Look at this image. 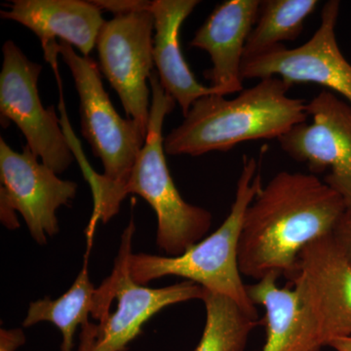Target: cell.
<instances>
[{"label":"cell","mask_w":351,"mask_h":351,"mask_svg":"<svg viewBox=\"0 0 351 351\" xmlns=\"http://www.w3.org/2000/svg\"><path fill=\"white\" fill-rule=\"evenodd\" d=\"M345 200L314 174L277 173L245 212L239 245L242 276L256 281L270 274L291 280L302 249L332 234Z\"/></svg>","instance_id":"1"},{"label":"cell","mask_w":351,"mask_h":351,"mask_svg":"<svg viewBox=\"0 0 351 351\" xmlns=\"http://www.w3.org/2000/svg\"><path fill=\"white\" fill-rule=\"evenodd\" d=\"M292 86L272 76L233 99L217 94L201 97L181 125L164 138L166 154L200 156L230 151L247 141L280 138L308 119L306 101L288 96Z\"/></svg>","instance_id":"2"},{"label":"cell","mask_w":351,"mask_h":351,"mask_svg":"<svg viewBox=\"0 0 351 351\" xmlns=\"http://www.w3.org/2000/svg\"><path fill=\"white\" fill-rule=\"evenodd\" d=\"M48 49L56 50L71 71L80 96L83 138L104 166V175L92 171L86 177L94 199L90 225L97 226L99 221L107 223L117 214L115 195L130 174L147 135L134 120L123 119L113 107L101 82L100 68L92 58L82 56L64 41Z\"/></svg>","instance_id":"3"},{"label":"cell","mask_w":351,"mask_h":351,"mask_svg":"<svg viewBox=\"0 0 351 351\" xmlns=\"http://www.w3.org/2000/svg\"><path fill=\"white\" fill-rule=\"evenodd\" d=\"M262 186L260 163L255 157L245 156L234 201L218 230L177 257L132 253L128 263L131 278L145 286L165 276L182 277L225 295L258 318L257 307L242 281L239 245L245 212Z\"/></svg>","instance_id":"4"},{"label":"cell","mask_w":351,"mask_h":351,"mask_svg":"<svg viewBox=\"0 0 351 351\" xmlns=\"http://www.w3.org/2000/svg\"><path fill=\"white\" fill-rule=\"evenodd\" d=\"M149 85L152 99L147 138L126 182L115 195L114 208L119 213L122 201L131 193L144 198L156 212L157 246L169 257H177L205 239L211 228L212 214L189 204L176 188L162 136L164 120L174 110L176 101L163 89L156 71L149 77Z\"/></svg>","instance_id":"5"},{"label":"cell","mask_w":351,"mask_h":351,"mask_svg":"<svg viewBox=\"0 0 351 351\" xmlns=\"http://www.w3.org/2000/svg\"><path fill=\"white\" fill-rule=\"evenodd\" d=\"M135 233L133 219L124 230L112 274L97 288L91 317L97 324L80 328L77 351H124L152 316L165 307L201 300L205 289L184 280L162 288H149L131 278L128 263Z\"/></svg>","instance_id":"6"},{"label":"cell","mask_w":351,"mask_h":351,"mask_svg":"<svg viewBox=\"0 0 351 351\" xmlns=\"http://www.w3.org/2000/svg\"><path fill=\"white\" fill-rule=\"evenodd\" d=\"M0 112L14 122L27 140V147L41 162L61 174L75 160L71 141L54 106L44 108L38 93L43 66L31 61L17 44L7 40L2 47Z\"/></svg>","instance_id":"7"},{"label":"cell","mask_w":351,"mask_h":351,"mask_svg":"<svg viewBox=\"0 0 351 351\" xmlns=\"http://www.w3.org/2000/svg\"><path fill=\"white\" fill-rule=\"evenodd\" d=\"M0 218L9 230L19 228V212L32 239L38 244L60 232L56 212L69 205L77 193V184L60 179L25 145L14 151L0 138Z\"/></svg>","instance_id":"8"},{"label":"cell","mask_w":351,"mask_h":351,"mask_svg":"<svg viewBox=\"0 0 351 351\" xmlns=\"http://www.w3.org/2000/svg\"><path fill=\"white\" fill-rule=\"evenodd\" d=\"M154 19L151 11L114 16L106 21L97 38L99 68L115 90L126 113L145 135L151 117L154 73Z\"/></svg>","instance_id":"9"},{"label":"cell","mask_w":351,"mask_h":351,"mask_svg":"<svg viewBox=\"0 0 351 351\" xmlns=\"http://www.w3.org/2000/svg\"><path fill=\"white\" fill-rule=\"evenodd\" d=\"M291 282L298 306L325 346L351 337V263L332 234L302 249Z\"/></svg>","instance_id":"10"},{"label":"cell","mask_w":351,"mask_h":351,"mask_svg":"<svg viewBox=\"0 0 351 351\" xmlns=\"http://www.w3.org/2000/svg\"><path fill=\"white\" fill-rule=\"evenodd\" d=\"M306 112L311 122L293 127L279 145L311 174L327 172L323 181L351 208V106L324 90L306 104Z\"/></svg>","instance_id":"11"},{"label":"cell","mask_w":351,"mask_h":351,"mask_svg":"<svg viewBox=\"0 0 351 351\" xmlns=\"http://www.w3.org/2000/svg\"><path fill=\"white\" fill-rule=\"evenodd\" d=\"M341 2L330 0L321 11V23L313 38L297 48L279 45L260 56L244 60V80L276 77L295 83H315L337 92L351 106V64L336 38Z\"/></svg>","instance_id":"12"},{"label":"cell","mask_w":351,"mask_h":351,"mask_svg":"<svg viewBox=\"0 0 351 351\" xmlns=\"http://www.w3.org/2000/svg\"><path fill=\"white\" fill-rule=\"evenodd\" d=\"M261 0H228L212 11L189 43L209 54L212 68L204 71L221 96L243 91L244 50L257 22Z\"/></svg>","instance_id":"13"},{"label":"cell","mask_w":351,"mask_h":351,"mask_svg":"<svg viewBox=\"0 0 351 351\" xmlns=\"http://www.w3.org/2000/svg\"><path fill=\"white\" fill-rule=\"evenodd\" d=\"M2 19L14 21L31 29L43 49L59 41L69 44L89 57L106 21L92 1L84 0H13Z\"/></svg>","instance_id":"14"},{"label":"cell","mask_w":351,"mask_h":351,"mask_svg":"<svg viewBox=\"0 0 351 351\" xmlns=\"http://www.w3.org/2000/svg\"><path fill=\"white\" fill-rule=\"evenodd\" d=\"M199 4L198 0H154V60L159 82L186 117L201 97L219 95L215 88L198 82L180 47L182 23Z\"/></svg>","instance_id":"15"},{"label":"cell","mask_w":351,"mask_h":351,"mask_svg":"<svg viewBox=\"0 0 351 351\" xmlns=\"http://www.w3.org/2000/svg\"><path fill=\"white\" fill-rule=\"evenodd\" d=\"M278 274L247 285L252 302L265 307V341L260 351H321L325 348L299 306L294 290L279 288Z\"/></svg>","instance_id":"16"},{"label":"cell","mask_w":351,"mask_h":351,"mask_svg":"<svg viewBox=\"0 0 351 351\" xmlns=\"http://www.w3.org/2000/svg\"><path fill=\"white\" fill-rule=\"evenodd\" d=\"M97 288L88 271V254L84 265L71 287L56 300L44 298L29 304L23 326L32 327L40 322H51L62 332L61 351H73L78 327L90 322L93 313Z\"/></svg>","instance_id":"17"},{"label":"cell","mask_w":351,"mask_h":351,"mask_svg":"<svg viewBox=\"0 0 351 351\" xmlns=\"http://www.w3.org/2000/svg\"><path fill=\"white\" fill-rule=\"evenodd\" d=\"M318 4L316 0H261L257 22L245 46L244 60L265 54L285 41L295 40Z\"/></svg>","instance_id":"18"},{"label":"cell","mask_w":351,"mask_h":351,"mask_svg":"<svg viewBox=\"0 0 351 351\" xmlns=\"http://www.w3.org/2000/svg\"><path fill=\"white\" fill-rule=\"evenodd\" d=\"M204 330L193 351H245L249 337L258 326L257 317L246 313L232 300L205 290Z\"/></svg>","instance_id":"19"},{"label":"cell","mask_w":351,"mask_h":351,"mask_svg":"<svg viewBox=\"0 0 351 351\" xmlns=\"http://www.w3.org/2000/svg\"><path fill=\"white\" fill-rule=\"evenodd\" d=\"M95 5L103 11L112 13L114 16L151 11L152 1L147 0H93Z\"/></svg>","instance_id":"20"},{"label":"cell","mask_w":351,"mask_h":351,"mask_svg":"<svg viewBox=\"0 0 351 351\" xmlns=\"http://www.w3.org/2000/svg\"><path fill=\"white\" fill-rule=\"evenodd\" d=\"M332 237L339 248L351 263V208H346L332 232Z\"/></svg>","instance_id":"21"},{"label":"cell","mask_w":351,"mask_h":351,"mask_svg":"<svg viewBox=\"0 0 351 351\" xmlns=\"http://www.w3.org/2000/svg\"><path fill=\"white\" fill-rule=\"evenodd\" d=\"M328 346L335 351H351V337L332 339Z\"/></svg>","instance_id":"22"},{"label":"cell","mask_w":351,"mask_h":351,"mask_svg":"<svg viewBox=\"0 0 351 351\" xmlns=\"http://www.w3.org/2000/svg\"><path fill=\"white\" fill-rule=\"evenodd\" d=\"M1 351H13V350H4V348H2Z\"/></svg>","instance_id":"23"}]
</instances>
